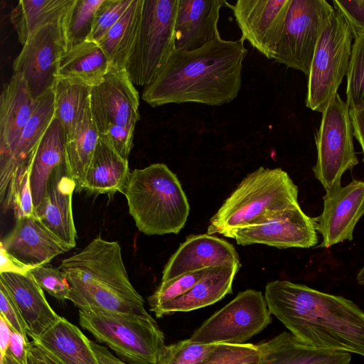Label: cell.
<instances>
[{
  "instance_id": "1",
  "label": "cell",
  "mask_w": 364,
  "mask_h": 364,
  "mask_svg": "<svg viewBox=\"0 0 364 364\" xmlns=\"http://www.w3.org/2000/svg\"><path fill=\"white\" fill-rule=\"evenodd\" d=\"M247 55L240 38L228 41L220 36L193 50H175L154 80L144 87L142 99L152 107L229 103L241 88Z\"/></svg>"
},
{
  "instance_id": "2",
  "label": "cell",
  "mask_w": 364,
  "mask_h": 364,
  "mask_svg": "<svg viewBox=\"0 0 364 364\" xmlns=\"http://www.w3.org/2000/svg\"><path fill=\"white\" fill-rule=\"evenodd\" d=\"M268 309L299 340L364 357V312L352 301L285 280L266 284Z\"/></svg>"
},
{
  "instance_id": "3",
  "label": "cell",
  "mask_w": 364,
  "mask_h": 364,
  "mask_svg": "<svg viewBox=\"0 0 364 364\" xmlns=\"http://www.w3.org/2000/svg\"><path fill=\"white\" fill-rule=\"evenodd\" d=\"M58 269L70 287L68 300L80 310L149 315L129 279L117 242L97 237Z\"/></svg>"
},
{
  "instance_id": "4",
  "label": "cell",
  "mask_w": 364,
  "mask_h": 364,
  "mask_svg": "<svg viewBox=\"0 0 364 364\" xmlns=\"http://www.w3.org/2000/svg\"><path fill=\"white\" fill-rule=\"evenodd\" d=\"M123 194L138 230L146 235L178 234L190 205L176 173L163 163L130 172Z\"/></svg>"
},
{
  "instance_id": "5",
  "label": "cell",
  "mask_w": 364,
  "mask_h": 364,
  "mask_svg": "<svg viewBox=\"0 0 364 364\" xmlns=\"http://www.w3.org/2000/svg\"><path fill=\"white\" fill-rule=\"evenodd\" d=\"M299 206L298 187L281 168L259 167L248 174L210 218L208 234H220L259 223Z\"/></svg>"
},
{
  "instance_id": "6",
  "label": "cell",
  "mask_w": 364,
  "mask_h": 364,
  "mask_svg": "<svg viewBox=\"0 0 364 364\" xmlns=\"http://www.w3.org/2000/svg\"><path fill=\"white\" fill-rule=\"evenodd\" d=\"M79 323L129 364H158L164 336L149 315L79 310Z\"/></svg>"
},
{
  "instance_id": "7",
  "label": "cell",
  "mask_w": 364,
  "mask_h": 364,
  "mask_svg": "<svg viewBox=\"0 0 364 364\" xmlns=\"http://www.w3.org/2000/svg\"><path fill=\"white\" fill-rule=\"evenodd\" d=\"M178 0H144L140 23L124 69L135 85L146 86L175 52Z\"/></svg>"
},
{
  "instance_id": "8",
  "label": "cell",
  "mask_w": 364,
  "mask_h": 364,
  "mask_svg": "<svg viewBox=\"0 0 364 364\" xmlns=\"http://www.w3.org/2000/svg\"><path fill=\"white\" fill-rule=\"evenodd\" d=\"M353 38L348 22L334 8L318 39L307 77L305 105L308 108L322 113L338 94L348 73Z\"/></svg>"
},
{
  "instance_id": "9",
  "label": "cell",
  "mask_w": 364,
  "mask_h": 364,
  "mask_svg": "<svg viewBox=\"0 0 364 364\" xmlns=\"http://www.w3.org/2000/svg\"><path fill=\"white\" fill-rule=\"evenodd\" d=\"M349 111L337 94L321 113L315 134L317 159L312 170L326 192L341 187L343 173L358 164Z\"/></svg>"
},
{
  "instance_id": "10",
  "label": "cell",
  "mask_w": 364,
  "mask_h": 364,
  "mask_svg": "<svg viewBox=\"0 0 364 364\" xmlns=\"http://www.w3.org/2000/svg\"><path fill=\"white\" fill-rule=\"evenodd\" d=\"M333 10L326 0H291L274 60L308 77L318 39Z\"/></svg>"
},
{
  "instance_id": "11",
  "label": "cell",
  "mask_w": 364,
  "mask_h": 364,
  "mask_svg": "<svg viewBox=\"0 0 364 364\" xmlns=\"http://www.w3.org/2000/svg\"><path fill=\"white\" fill-rule=\"evenodd\" d=\"M271 321L262 292L247 289L205 320L190 339L203 344H243Z\"/></svg>"
},
{
  "instance_id": "12",
  "label": "cell",
  "mask_w": 364,
  "mask_h": 364,
  "mask_svg": "<svg viewBox=\"0 0 364 364\" xmlns=\"http://www.w3.org/2000/svg\"><path fill=\"white\" fill-rule=\"evenodd\" d=\"M65 51L60 21L39 28L23 45L13 63L14 74L25 79L35 100L53 87L60 58Z\"/></svg>"
},
{
  "instance_id": "13",
  "label": "cell",
  "mask_w": 364,
  "mask_h": 364,
  "mask_svg": "<svg viewBox=\"0 0 364 364\" xmlns=\"http://www.w3.org/2000/svg\"><path fill=\"white\" fill-rule=\"evenodd\" d=\"M223 236L240 245L263 244L279 249L310 248L318 243L314 218L300 205L280 211L259 223L233 229Z\"/></svg>"
},
{
  "instance_id": "14",
  "label": "cell",
  "mask_w": 364,
  "mask_h": 364,
  "mask_svg": "<svg viewBox=\"0 0 364 364\" xmlns=\"http://www.w3.org/2000/svg\"><path fill=\"white\" fill-rule=\"evenodd\" d=\"M90 106L100 135L112 127L134 132L139 95L125 69H111L100 85L91 87Z\"/></svg>"
},
{
  "instance_id": "15",
  "label": "cell",
  "mask_w": 364,
  "mask_h": 364,
  "mask_svg": "<svg viewBox=\"0 0 364 364\" xmlns=\"http://www.w3.org/2000/svg\"><path fill=\"white\" fill-rule=\"evenodd\" d=\"M291 0H237L232 9L241 40L274 59Z\"/></svg>"
},
{
  "instance_id": "16",
  "label": "cell",
  "mask_w": 364,
  "mask_h": 364,
  "mask_svg": "<svg viewBox=\"0 0 364 364\" xmlns=\"http://www.w3.org/2000/svg\"><path fill=\"white\" fill-rule=\"evenodd\" d=\"M322 213L314 218L322 236L318 247L328 248L353 239V230L364 215V181L354 179L346 186L326 192Z\"/></svg>"
},
{
  "instance_id": "17",
  "label": "cell",
  "mask_w": 364,
  "mask_h": 364,
  "mask_svg": "<svg viewBox=\"0 0 364 364\" xmlns=\"http://www.w3.org/2000/svg\"><path fill=\"white\" fill-rule=\"evenodd\" d=\"M220 265H241L234 246L213 235H191L169 258L164 268L161 282Z\"/></svg>"
},
{
  "instance_id": "18",
  "label": "cell",
  "mask_w": 364,
  "mask_h": 364,
  "mask_svg": "<svg viewBox=\"0 0 364 364\" xmlns=\"http://www.w3.org/2000/svg\"><path fill=\"white\" fill-rule=\"evenodd\" d=\"M0 245L21 262L33 267L44 266L72 249L36 216L16 219L15 226Z\"/></svg>"
},
{
  "instance_id": "19",
  "label": "cell",
  "mask_w": 364,
  "mask_h": 364,
  "mask_svg": "<svg viewBox=\"0 0 364 364\" xmlns=\"http://www.w3.org/2000/svg\"><path fill=\"white\" fill-rule=\"evenodd\" d=\"M75 189V183L65 163L53 172L46 193L35 209V216L72 249L77 237L72 207Z\"/></svg>"
},
{
  "instance_id": "20",
  "label": "cell",
  "mask_w": 364,
  "mask_h": 364,
  "mask_svg": "<svg viewBox=\"0 0 364 364\" xmlns=\"http://www.w3.org/2000/svg\"><path fill=\"white\" fill-rule=\"evenodd\" d=\"M225 0H178L175 25V50L198 49L220 36V10Z\"/></svg>"
},
{
  "instance_id": "21",
  "label": "cell",
  "mask_w": 364,
  "mask_h": 364,
  "mask_svg": "<svg viewBox=\"0 0 364 364\" xmlns=\"http://www.w3.org/2000/svg\"><path fill=\"white\" fill-rule=\"evenodd\" d=\"M0 283L18 308L32 340H38L59 319L31 272L26 274L1 272Z\"/></svg>"
},
{
  "instance_id": "22",
  "label": "cell",
  "mask_w": 364,
  "mask_h": 364,
  "mask_svg": "<svg viewBox=\"0 0 364 364\" xmlns=\"http://www.w3.org/2000/svg\"><path fill=\"white\" fill-rule=\"evenodd\" d=\"M36 104V100L20 75L13 74L4 84L0 97V163L12 154Z\"/></svg>"
},
{
  "instance_id": "23",
  "label": "cell",
  "mask_w": 364,
  "mask_h": 364,
  "mask_svg": "<svg viewBox=\"0 0 364 364\" xmlns=\"http://www.w3.org/2000/svg\"><path fill=\"white\" fill-rule=\"evenodd\" d=\"M53 87L36 99L34 110L11 156L0 163V201L17 168L33 161L39 144L54 118Z\"/></svg>"
},
{
  "instance_id": "24",
  "label": "cell",
  "mask_w": 364,
  "mask_h": 364,
  "mask_svg": "<svg viewBox=\"0 0 364 364\" xmlns=\"http://www.w3.org/2000/svg\"><path fill=\"white\" fill-rule=\"evenodd\" d=\"M241 265L209 267L204 276L182 296L152 311L156 318L178 311H190L213 304L232 292L234 278Z\"/></svg>"
},
{
  "instance_id": "25",
  "label": "cell",
  "mask_w": 364,
  "mask_h": 364,
  "mask_svg": "<svg viewBox=\"0 0 364 364\" xmlns=\"http://www.w3.org/2000/svg\"><path fill=\"white\" fill-rule=\"evenodd\" d=\"M257 346L258 364H350L351 360L348 353L314 348L286 331Z\"/></svg>"
},
{
  "instance_id": "26",
  "label": "cell",
  "mask_w": 364,
  "mask_h": 364,
  "mask_svg": "<svg viewBox=\"0 0 364 364\" xmlns=\"http://www.w3.org/2000/svg\"><path fill=\"white\" fill-rule=\"evenodd\" d=\"M130 174L128 159L100 138L82 186L95 194L123 193Z\"/></svg>"
},
{
  "instance_id": "27",
  "label": "cell",
  "mask_w": 364,
  "mask_h": 364,
  "mask_svg": "<svg viewBox=\"0 0 364 364\" xmlns=\"http://www.w3.org/2000/svg\"><path fill=\"white\" fill-rule=\"evenodd\" d=\"M65 141L64 129L54 117L36 150L31 168L30 182L34 209L43 200L53 172L67 163Z\"/></svg>"
},
{
  "instance_id": "28",
  "label": "cell",
  "mask_w": 364,
  "mask_h": 364,
  "mask_svg": "<svg viewBox=\"0 0 364 364\" xmlns=\"http://www.w3.org/2000/svg\"><path fill=\"white\" fill-rule=\"evenodd\" d=\"M110 70L109 60L99 44L86 40L63 54L56 78L70 79L93 87L104 80Z\"/></svg>"
},
{
  "instance_id": "29",
  "label": "cell",
  "mask_w": 364,
  "mask_h": 364,
  "mask_svg": "<svg viewBox=\"0 0 364 364\" xmlns=\"http://www.w3.org/2000/svg\"><path fill=\"white\" fill-rule=\"evenodd\" d=\"M36 341L63 364H100L90 339L64 317Z\"/></svg>"
},
{
  "instance_id": "30",
  "label": "cell",
  "mask_w": 364,
  "mask_h": 364,
  "mask_svg": "<svg viewBox=\"0 0 364 364\" xmlns=\"http://www.w3.org/2000/svg\"><path fill=\"white\" fill-rule=\"evenodd\" d=\"M73 0H20L12 9L10 21L22 46L39 28L61 22Z\"/></svg>"
},
{
  "instance_id": "31",
  "label": "cell",
  "mask_w": 364,
  "mask_h": 364,
  "mask_svg": "<svg viewBox=\"0 0 364 364\" xmlns=\"http://www.w3.org/2000/svg\"><path fill=\"white\" fill-rule=\"evenodd\" d=\"M99 139L100 134L92 117L89 100L73 134L66 139L65 146L67 164L78 191H82Z\"/></svg>"
},
{
  "instance_id": "32",
  "label": "cell",
  "mask_w": 364,
  "mask_h": 364,
  "mask_svg": "<svg viewBox=\"0 0 364 364\" xmlns=\"http://www.w3.org/2000/svg\"><path fill=\"white\" fill-rule=\"evenodd\" d=\"M144 0L132 2L114 26L97 42L111 64V69H124L140 23Z\"/></svg>"
},
{
  "instance_id": "33",
  "label": "cell",
  "mask_w": 364,
  "mask_h": 364,
  "mask_svg": "<svg viewBox=\"0 0 364 364\" xmlns=\"http://www.w3.org/2000/svg\"><path fill=\"white\" fill-rule=\"evenodd\" d=\"M53 90L54 117L61 123L67 139L73 134L89 102L91 87L76 80L57 77Z\"/></svg>"
},
{
  "instance_id": "34",
  "label": "cell",
  "mask_w": 364,
  "mask_h": 364,
  "mask_svg": "<svg viewBox=\"0 0 364 364\" xmlns=\"http://www.w3.org/2000/svg\"><path fill=\"white\" fill-rule=\"evenodd\" d=\"M103 0H73L61 27L66 51L89 38L95 13Z\"/></svg>"
},
{
  "instance_id": "35",
  "label": "cell",
  "mask_w": 364,
  "mask_h": 364,
  "mask_svg": "<svg viewBox=\"0 0 364 364\" xmlns=\"http://www.w3.org/2000/svg\"><path fill=\"white\" fill-rule=\"evenodd\" d=\"M33 162L24 164L16 170L0 201L3 212L11 209L16 219L35 216L30 182Z\"/></svg>"
},
{
  "instance_id": "36",
  "label": "cell",
  "mask_w": 364,
  "mask_h": 364,
  "mask_svg": "<svg viewBox=\"0 0 364 364\" xmlns=\"http://www.w3.org/2000/svg\"><path fill=\"white\" fill-rule=\"evenodd\" d=\"M346 76V103L349 110L364 109V32L354 38Z\"/></svg>"
},
{
  "instance_id": "37",
  "label": "cell",
  "mask_w": 364,
  "mask_h": 364,
  "mask_svg": "<svg viewBox=\"0 0 364 364\" xmlns=\"http://www.w3.org/2000/svg\"><path fill=\"white\" fill-rule=\"evenodd\" d=\"M216 344H203L190 338L165 346L158 364H203Z\"/></svg>"
},
{
  "instance_id": "38",
  "label": "cell",
  "mask_w": 364,
  "mask_h": 364,
  "mask_svg": "<svg viewBox=\"0 0 364 364\" xmlns=\"http://www.w3.org/2000/svg\"><path fill=\"white\" fill-rule=\"evenodd\" d=\"M208 269L186 273L168 281L161 282L148 297L150 311L186 293L204 276Z\"/></svg>"
},
{
  "instance_id": "39",
  "label": "cell",
  "mask_w": 364,
  "mask_h": 364,
  "mask_svg": "<svg viewBox=\"0 0 364 364\" xmlns=\"http://www.w3.org/2000/svg\"><path fill=\"white\" fill-rule=\"evenodd\" d=\"M259 351L251 343H218L203 364H258Z\"/></svg>"
},
{
  "instance_id": "40",
  "label": "cell",
  "mask_w": 364,
  "mask_h": 364,
  "mask_svg": "<svg viewBox=\"0 0 364 364\" xmlns=\"http://www.w3.org/2000/svg\"><path fill=\"white\" fill-rule=\"evenodd\" d=\"M132 0H103L97 9L87 40L97 43L122 17Z\"/></svg>"
},
{
  "instance_id": "41",
  "label": "cell",
  "mask_w": 364,
  "mask_h": 364,
  "mask_svg": "<svg viewBox=\"0 0 364 364\" xmlns=\"http://www.w3.org/2000/svg\"><path fill=\"white\" fill-rule=\"evenodd\" d=\"M31 273L43 290L59 301L68 299L70 287L65 274L58 268L40 266Z\"/></svg>"
},
{
  "instance_id": "42",
  "label": "cell",
  "mask_w": 364,
  "mask_h": 364,
  "mask_svg": "<svg viewBox=\"0 0 364 364\" xmlns=\"http://www.w3.org/2000/svg\"><path fill=\"white\" fill-rule=\"evenodd\" d=\"M0 310L1 316L7 321L13 331L22 335L26 341L29 342L24 319L12 297L1 283H0Z\"/></svg>"
},
{
  "instance_id": "43",
  "label": "cell",
  "mask_w": 364,
  "mask_h": 364,
  "mask_svg": "<svg viewBox=\"0 0 364 364\" xmlns=\"http://www.w3.org/2000/svg\"><path fill=\"white\" fill-rule=\"evenodd\" d=\"M28 364H63L36 341L28 343Z\"/></svg>"
},
{
  "instance_id": "44",
  "label": "cell",
  "mask_w": 364,
  "mask_h": 364,
  "mask_svg": "<svg viewBox=\"0 0 364 364\" xmlns=\"http://www.w3.org/2000/svg\"><path fill=\"white\" fill-rule=\"evenodd\" d=\"M1 264L0 273L14 272L22 274H28L33 269V267L25 264L14 256L8 253L2 246L0 245Z\"/></svg>"
},
{
  "instance_id": "45",
  "label": "cell",
  "mask_w": 364,
  "mask_h": 364,
  "mask_svg": "<svg viewBox=\"0 0 364 364\" xmlns=\"http://www.w3.org/2000/svg\"><path fill=\"white\" fill-rule=\"evenodd\" d=\"M28 343L22 335L12 331L7 351L21 364H28Z\"/></svg>"
},
{
  "instance_id": "46",
  "label": "cell",
  "mask_w": 364,
  "mask_h": 364,
  "mask_svg": "<svg viewBox=\"0 0 364 364\" xmlns=\"http://www.w3.org/2000/svg\"><path fill=\"white\" fill-rule=\"evenodd\" d=\"M353 129V135L359 142L363 151L364 163V109L349 111Z\"/></svg>"
},
{
  "instance_id": "47",
  "label": "cell",
  "mask_w": 364,
  "mask_h": 364,
  "mask_svg": "<svg viewBox=\"0 0 364 364\" xmlns=\"http://www.w3.org/2000/svg\"><path fill=\"white\" fill-rule=\"evenodd\" d=\"M90 343L100 364H127L114 356L106 347L92 340H90Z\"/></svg>"
},
{
  "instance_id": "48",
  "label": "cell",
  "mask_w": 364,
  "mask_h": 364,
  "mask_svg": "<svg viewBox=\"0 0 364 364\" xmlns=\"http://www.w3.org/2000/svg\"><path fill=\"white\" fill-rule=\"evenodd\" d=\"M13 329L7 321L0 316V353L1 360L6 355Z\"/></svg>"
},
{
  "instance_id": "49",
  "label": "cell",
  "mask_w": 364,
  "mask_h": 364,
  "mask_svg": "<svg viewBox=\"0 0 364 364\" xmlns=\"http://www.w3.org/2000/svg\"><path fill=\"white\" fill-rule=\"evenodd\" d=\"M1 364H21L19 363L8 351L3 359L1 360Z\"/></svg>"
},
{
  "instance_id": "50",
  "label": "cell",
  "mask_w": 364,
  "mask_h": 364,
  "mask_svg": "<svg viewBox=\"0 0 364 364\" xmlns=\"http://www.w3.org/2000/svg\"><path fill=\"white\" fill-rule=\"evenodd\" d=\"M356 280L359 284H364V264L362 267V268L359 270L356 277Z\"/></svg>"
}]
</instances>
